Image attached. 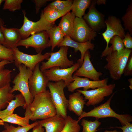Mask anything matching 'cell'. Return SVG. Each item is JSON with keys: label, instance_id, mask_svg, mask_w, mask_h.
I'll use <instances>...</instances> for the list:
<instances>
[{"label": "cell", "instance_id": "obj_16", "mask_svg": "<svg viewBox=\"0 0 132 132\" xmlns=\"http://www.w3.org/2000/svg\"><path fill=\"white\" fill-rule=\"evenodd\" d=\"M73 77L74 81L66 87L68 90L73 92L77 88H83L84 90H87L91 88L92 89L102 87L107 85L108 79V78L102 80L95 81L90 80L86 77H81L75 75Z\"/></svg>", "mask_w": 132, "mask_h": 132}, {"label": "cell", "instance_id": "obj_15", "mask_svg": "<svg viewBox=\"0 0 132 132\" xmlns=\"http://www.w3.org/2000/svg\"><path fill=\"white\" fill-rule=\"evenodd\" d=\"M96 0H92L88 12L84 16L83 19L89 26L96 32L105 27L104 15L96 8Z\"/></svg>", "mask_w": 132, "mask_h": 132}, {"label": "cell", "instance_id": "obj_11", "mask_svg": "<svg viewBox=\"0 0 132 132\" xmlns=\"http://www.w3.org/2000/svg\"><path fill=\"white\" fill-rule=\"evenodd\" d=\"M115 87V84H111L92 90L77 89V91L84 95L85 100H88L85 104L86 106H94L101 102L105 97L111 95Z\"/></svg>", "mask_w": 132, "mask_h": 132}, {"label": "cell", "instance_id": "obj_46", "mask_svg": "<svg viewBox=\"0 0 132 132\" xmlns=\"http://www.w3.org/2000/svg\"><path fill=\"white\" fill-rule=\"evenodd\" d=\"M3 0H0V6L2 3L4 1ZM4 22L3 20L0 17V27H4Z\"/></svg>", "mask_w": 132, "mask_h": 132}, {"label": "cell", "instance_id": "obj_25", "mask_svg": "<svg viewBox=\"0 0 132 132\" xmlns=\"http://www.w3.org/2000/svg\"><path fill=\"white\" fill-rule=\"evenodd\" d=\"M90 0H74L71 7V10L76 17L82 18L85 15L86 9L89 8L92 1Z\"/></svg>", "mask_w": 132, "mask_h": 132}, {"label": "cell", "instance_id": "obj_44", "mask_svg": "<svg viewBox=\"0 0 132 132\" xmlns=\"http://www.w3.org/2000/svg\"><path fill=\"white\" fill-rule=\"evenodd\" d=\"M4 42L3 36L0 30V44L3 45Z\"/></svg>", "mask_w": 132, "mask_h": 132}, {"label": "cell", "instance_id": "obj_39", "mask_svg": "<svg viewBox=\"0 0 132 132\" xmlns=\"http://www.w3.org/2000/svg\"><path fill=\"white\" fill-rule=\"evenodd\" d=\"M131 36L128 32L122 39L124 47L126 48L131 49L132 48V37Z\"/></svg>", "mask_w": 132, "mask_h": 132}, {"label": "cell", "instance_id": "obj_10", "mask_svg": "<svg viewBox=\"0 0 132 132\" xmlns=\"http://www.w3.org/2000/svg\"><path fill=\"white\" fill-rule=\"evenodd\" d=\"M96 32L90 28L82 18H75L73 31L70 36L73 40L84 43L94 40Z\"/></svg>", "mask_w": 132, "mask_h": 132}, {"label": "cell", "instance_id": "obj_24", "mask_svg": "<svg viewBox=\"0 0 132 132\" xmlns=\"http://www.w3.org/2000/svg\"><path fill=\"white\" fill-rule=\"evenodd\" d=\"M46 31L49 38L52 51L56 46L63 41L65 35L58 26H54Z\"/></svg>", "mask_w": 132, "mask_h": 132}, {"label": "cell", "instance_id": "obj_45", "mask_svg": "<svg viewBox=\"0 0 132 132\" xmlns=\"http://www.w3.org/2000/svg\"><path fill=\"white\" fill-rule=\"evenodd\" d=\"M106 0H96V4L98 5L101 4H105L106 3Z\"/></svg>", "mask_w": 132, "mask_h": 132}, {"label": "cell", "instance_id": "obj_38", "mask_svg": "<svg viewBox=\"0 0 132 132\" xmlns=\"http://www.w3.org/2000/svg\"><path fill=\"white\" fill-rule=\"evenodd\" d=\"M125 76H131L132 75V55H130L125 66L123 73Z\"/></svg>", "mask_w": 132, "mask_h": 132}, {"label": "cell", "instance_id": "obj_17", "mask_svg": "<svg viewBox=\"0 0 132 132\" xmlns=\"http://www.w3.org/2000/svg\"><path fill=\"white\" fill-rule=\"evenodd\" d=\"M90 57L89 51L88 50L85 54L82 65L73 75L84 77L93 81L99 80L100 77L102 74L97 71L94 68L90 61Z\"/></svg>", "mask_w": 132, "mask_h": 132}, {"label": "cell", "instance_id": "obj_7", "mask_svg": "<svg viewBox=\"0 0 132 132\" xmlns=\"http://www.w3.org/2000/svg\"><path fill=\"white\" fill-rule=\"evenodd\" d=\"M24 16L23 24L19 29L21 39L27 38L33 35L43 31H46L54 26L55 23H50L45 19L42 13L40 19L36 22L29 20L25 15L24 11H23Z\"/></svg>", "mask_w": 132, "mask_h": 132}, {"label": "cell", "instance_id": "obj_22", "mask_svg": "<svg viewBox=\"0 0 132 132\" xmlns=\"http://www.w3.org/2000/svg\"><path fill=\"white\" fill-rule=\"evenodd\" d=\"M14 99L9 102L6 108L3 110H0V118L2 119L13 113L17 108L22 106L24 107L25 104V99L21 93L15 95Z\"/></svg>", "mask_w": 132, "mask_h": 132}, {"label": "cell", "instance_id": "obj_6", "mask_svg": "<svg viewBox=\"0 0 132 132\" xmlns=\"http://www.w3.org/2000/svg\"><path fill=\"white\" fill-rule=\"evenodd\" d=\"M59 50L55 52H51L50 57L45 62H42L40 67L43 72L51 68L58 67L61 68H67L74 64L73 61L69 59L67 57L68 47L60 46Z\"/></svg>", "mask_w": 132, "mask_h": 132}, {"label": "cell", "instance_id": "obj_32", "mask_svg": "<svg viewBox=\"0 0 132 132\" xmlns=\"http://www.w3.org/2000/svg\"><path fill=\"white\" fill-rule=\"evenodd\" d=\"M65 119V126L60 132H79L80 131L81 127L77 120L74 119L69 115L67 116Z\"/></svg>", "mask_w": 132, "mask_h": 132}, {"label": "cell", "instance_id": "obj_47", "mask_svg": "<svg viewBox=\"0 0 132 132\" xmlns=\"http://www.w3.org/2000/svg\"><path fill=\"white\" fill-rule=\"evenodd\" d=\"M128 80L130 83L129 87L130 89L131 90L132 89V78L129 79Z\"/></svg>", "mask_w": 132, "mask_h": 132}, {"label": "cell", "instance_id": "obj_2", "mask_svg": "<svg viewBox=\"0 0 132 132\" xmlns=\"http://www.w3.org/2000/svg\"><path fill=\"white\" fill-rule=\"evenodd\" d=\"M132 52L131 49L124 48L119 53L112 51L106 56L107 63L104 68L108 71L111 78L115 80L120 79Z\"/></svg>", "mask_w": 132, "mask_h": 132}, {"label": "cell", "instance_id": "obj_23", "mask_svg": "<svg viewBox=\"0 0 132 132\" xmlns=\"http://www.w3.org/2000/svg\"><path fill=\"white\" fill-rule=\"evenodd\" d=\"M62 17L58 26L65 36H70L73 29L75 15L69 12Z\"/></svg>", "mask_w": 132, "mask_h": 132}, {"label": "cell", "instance_id": "obj_41", "mask_svg": "<svg viewBox=\"0 0 132 132\" xmlns=\"http://www.w3.org/2000/svg\"><path fill=\"white\" fill-rule=\"evenodd\" d=\"M116 128H120L122 129L123 132H132V124L129 123L122 127H116Z\"/></svg>", "mask_w": 132, "mask_h": 132}, {"label": "cell", "instance_id": "obj_21", "mask_svg": "<svg viewBox=\"0 0 132 132\" xmlns=\"http://www.w3.org/2000/svg\"><path fill=\"white\" fill-rule=\"evenodd\" d=\"M85 101L81 94L77 91L69 96L68 109L79 117L84 111L83 109L86 103Z\"/></svg>", "mask_w": 132, "mask_h": 132}, {"label": "cell", "instance_id": "obj_1", "mask_svg": "<svg viewBox=\"0 0 132 132\" xmlns=\"http://www.w3.org/2000/svg\"><path fill=\"white\" fill-rule=\"evenodd\" d=\"M56 114V109L52 100L49 91L46 90L34 96L32 102L25 110V116L29 115L30 120L36 121Z\"/></svg>", "mask_w": 132, "mask_h": 132}, {"label": "cell", "instance_id": "obj_34", "mask_svg": "<svg viewBox=\"0 0 132 132\" xmlns=\"http://www.w3.org/2000/svg\"><path fill=\"white\" fill-rule=\"evenodd\" d=\"M38 123V121H36L33 123L25 127L19 126L15 127L12 125H9L7 123H4L3 125L8 132H27Z\"/></svg>", "mask_w": 132, "mask_h": 132}, {"label": "cell", "instance_id": "obj_29", "mask_svg": "<svg viewBox=\"0 0 132 132\" xmlns=\"http://www.w3.org/2000/svg\"><path fill=\"white\" fill-rule=\"evenodd\" d=\"M1 120L4 122H8L17 124L22 127H25L30 124V117L29 115L22 117L17 114L13 113Z\"/></svg>", "mask_w": 132, "mask_h": 132}, {"label": "cell", "instance_id": "obj_42", "mask_svg": "<svg viewBox=\"0 0 132 132\" xmlns=\"http://www.w3.org/2000/svg\"><path fill=\"white\" fill-rule=\"evenodd\" d=\"M43 127L38 123L33 128L32 132H44V129Z\"/></svg>", "mask_w": 132, "mask_h": 132}, {"label": "cell", "instance_id": "obj_43", "mask_svg": "<svg viewBox=\"0 0 132 132\" xmlns=\"http://www.w3.org/2000/svg\"><path fill=\"white\" fill-rule=\"evenodd\" d=\"M12 63L7 60H3L0 62V72L4 69L5 66L7 64Z\"/></svg>", "mask_w": 132, "mask_h": 132}, {"label": "cell", "instance_id": "obj_50", "mask_svg": "<svg viewBox=\"0 0 132 132\" xmlns=\"http://www.w3.org/2000/svg\"><path fill=\"white\" fill-rule=\"evenodd\" d=\"M1 132H7V131L6 129H5L4 130L2 131Z\"/></svg>", "mask_w": 132, "mask_h": 132}, {"label": "cell", "instance_id": "obj_4", "mask_svg": "<svg viewBox=\"0 0 132 132\" xmlns=\"http://www.w3.org/2000/svg\"><path fill=\"white\" fill-rule=\"evenodd\" d=\"M114 93L104 103L95 107L88 112L84 111L78 118L77 120L79 121L82 118L87 117H93L98 119L112 117L118 119L122 126L125 125L132 122V117L131 115L128 114H118L111 108L110 102Z\"/></svg>", "mask_w": 132, "mask_h": 132}, {"label": "cell", "instance_id": "obj_35", "mask_svg": "<svg viewBox=\"0 0 132 132\" xmlns=\"http://www.w3.org/2000/svg\"><path fill=\"white\" fill-rule=\"evenodd\" d=\"M14 59L13 50L0 44V61L7 60L13 63Z\"/></svg>", "mask_w": 132, "mask_h": 132}, {"label": "cell", "instance_id": "obj_28", "mask_svg": "<svg viewBox=\"0 0 132 132\" xmlns=\"http://www.w3.org/2000/svg\"><path fill=\"white\" fill-rule=\"evenodd\" d=\"M109 44H111V46L107 50L103 51L101 54V57L106 56L108 54L112 51H116L119 53L125 48L122 39L117 35L114 36L110 40Z\"/></svg>", "mask_w": 132, "mask_h": 132}, {"label": "cell", "instance_id": "obj_40", "mask_svg": "<svg viewBox=\"0 0 132 132\" xmlns=\"http://www.w3.org/2000/svg\"><path fill=\"white\" fill-rule=\"evenodd\" d=\"M35 4L36 12V14L39 12L41 7L48 1H52L50 0H32Z\"/></svg>", "mask_w": 132, "mask_h": 132}, {"label": "cell", "instance_id": "obj_31", "mask_svg": "<svg viewBox=\"0 0 132 132\" xmlns=\"http://www.w3.org/2000/svg\"><path fill=\"white\" fill-rule=\"evenodd\" d=\"M123 22L124 29L128 30L130 35H132V1H131L126 11L125 14L121 17Z\"/></svg>", "mask_w": 132, "mask_h": 132}, {"label": "cell", "instance_id": "obj_20", "mask_svg": "<svg viewBox=\"0 0 132 132\" xmlns=\"http://www.w3.org/2000/svg\"><path fill=\"white\" fill-rule=\"evenodd\" d=\"M0 30L3 34L4 39L3 45L12 49L17 47V44L21 39L19 29L15 28H8L1 27H0Z\"/></svg>", "mask_w": 132, "mask_h": 132}, {"label": "cell", "instance_id": "obj_30", "mask_svg": "<svg viewBox=\"0 0 132 132\" xmlns=\"http://www.w3.org/2000/svg\"><path fill=\"white\" fill-rule=\"evenodd\" d=\"M41 13L46 20L50 23H54L57 19L63 16L58 11L48 5Z\"/></svg>", "mask_w": 132, "mask_h": 132}, {"label": "cell", "instance_id": "obj_3", "mask_svg": "<svg viewBox=\"0 0 132 132\" xmlns=\"http://www.w3.org/2000/svg\"><path fill=\"white\" fill-rule=\"evenodd\" d=\"M17 68L19 72L12 81L14 85L10 92L12 93L16 91L20 92L25 100V104L23 108L26 110L32 102L34 98L30 92L28 84L29 80L33 71L22 64L19 65Z\"/></svg>", "mask_w": 132, "mask_h": 132}, {"label": "cell", "instance_id": "obj_12", "mask_svg": "<svg viewBox=\"0 0 132 132\" xmlns=\"http://www.w3.org/2000/svg\"><path fill=\"white\" fill-rule=\"evenodd\" d=\"M23 46L27 48H33L37 53H42L45 49L51 46L49 39L46 31L34 34L30 37L21 40L17 46Z\"/></svg>", "mask_w": 132, "mask_h": 132}, {"label": "cell", "instance_id": "obj_48", "mask_svg": "<svg viewBox=\"0 0 132 132\" xmlns=\"http://www.w3.org/2000/svg\"><path fill=\"white\" fill-rule=\"evenodd\" d=\"M4 124V122L0 118V125H3Z\"/></svg>", "mask_w": 132, "mask_h": 132}, {"label": "cell", "instance_id": "obj_8", "mask_svg": "<svg viewBox=\"0 0 132 132\" xmlns=\"http://www.w3.org/2000/svg\"><path fill=\"white\" fill-rule=\"evenodd\" d=\"M14 52V62L17 67L23 65L33 71L36 65L44 60H47L49 57L50 53L47 52L44 54L42 53L33 55L25 54L20 51L17 48L12 49Z\"/></svg>", "mask_w": 132, "mask_h": 132}, {"label": "cell", "instance_id": "obj_18", "mask_svg": "<svg viewBox=\"0 0 132 132\" xmlns=\"http://www.w3.org/2000/svg\"><path fill=\"white\" fill-rule=\"evenodd\" d=\"M89 41L84 43H81L76 41L72 39L69 36H65L63 41L58 46V47L62 46L70 47L74 48L75 53L79 51L81 53V56L80 59L77 60L81 66L85 54L88 50H93L95 45L94 44Z\"/></svg>", "mask_w": 132, "mask_h": 132}, {"label": "cell", "instance_id": "obj_27", "mask_svg": "<svg viewBox=\"0 0 132 132\" xmlns=\"http://www.w3.org/2000/svg\"><path fill=\"white\" fill-rule=\"evenodd\" d=\"M73 0H56L49 4L48 6L53 8L59 12L63 16L70 12Z\"/></svg>", "mask_w": 132, "mask_h": 132}, {"label": "cell", "instance_id": "obj_19", "mask_svg": "<svg viewBox=\"0 0 132 132\" xmlns=\"http://www.w3.org/2000/svg\"><path fill=\"white\" fill-rule=\"evenodd\" d=\"M65 119L60 115L56 114L38 122L42 126L45 127V132H60L65 126Z\"/></svg>", "mask_w": 132, "mask_h": 132}, {"label": "cell", "instance_id": "obj_13", "mask_svg": "<svg viewBox=\"0 0 132 132\" xmlns=\"http://www.w3.org/2000/svg\"><path fill=\"white\" fill-rule=\"evenodd\" d=\"M105 23L106 26L105 31L102 34L106 43V46L104 50L109 48V44L110 39L114 36L117 35L123 39L125 35V30L121 24V20L116 17L109 16L105 21Z\"/></svg>", "mask_w": 132, "mask_h": 132}, {"label": "cell", "instance_id": "obj_33", "mask_svg": "<svg viewBox=\"0 0 132 132\" xmlns=\"http://www.w3.org/2000/svg\"><path fill=\"white\" fill-rule=\"evenodd\" d=\"M101 124V122L97 120L92 121L83 119L81 123L83 127L81 132H95Z\"/></svg>", "mask_w": 132, "mask_h": 132}, {"label": "cell", "instance_id": "obj_14", "mask_svg": "<svg viewBox=\"0 0 132 132\" xmlns=\"http://www.w3.org/2000/svg\"><path fill=\"white\" fill-rule=\"evenodd\" d=\"M40 63L35 67L29 80V86L30 93L33 97L45 91L49 81L40 69Z\"/></svg>", "mask_w": 132, "mask_h": 132}, {"label": "cell", "instance_id": "obj_37", "mask_svg": "<svg viewBox=\"0 0 132 132\" xmlns=\"http://www.w3.org/2000/svg\"><path fill=\"white\" fill-rule=\"evenodd\" d=\"M12 71L5 69L0 72V88L3 87L11 81V74Z\"/></svg>", "mask_w": 132, "mask_h": 132}, {"label": "cell", "instance_id": "obj_49", "mask_svg": "<svg viewBox=\"0 0 132 132\" xmlns=\"http://www.w3.org/2000/svg\"><path fill=\"white\" fill-rule=\"evenodd\" d=\"M104 132H120L117 131L116 130H114L112 131H109L107 130L105 131Z\"/></svg>", "mask_w": 132, "mask_h": 132}, {"label": "cell", "instance_id": "obj_36", "mask_svg": "<svg viewBox=\"0 0 132 132\" xmlns=\"http://www.w3.org/2000/svg\"><path fill=\"white\" fill-rule=\"evenodd\" d=\"M3 9L8 10L11 11H14L21 9V4L22 0H4Z\"/></svg>", "mask_w": 132, "mask_h": 132}, {"label": "cell", "instance_id": "obj_9", "mask_svg": "<svg viewBox=\"0 0 132 132\" xmlns=\"http://www.w3.org/2000/svg\"><path fill=\"white\" fill-rule=\"evenodd\" d=\"M80 66L77 62L69 67L61 68L54 67L43 72L49 81L63 80L66 87L74 81L73 74Z\"/></svg>", "mask_w": 132, "mask_h": 132}, {"label": "cell", "instance_id": "obj_5", "mask_svg": "<svg viewBox=\"0 0 132 132\" xmlns=\"http://www.w3.org/2000/svg\"><path fill=\"white\" fill-rule=\"evenodd\" d=\"M66 86L63 80L54 82L49 81L48 87L52 101L56 109V114L65 118L67 115L68 100L66 98L64 91Z\"/></svg>", "mask_w": 132, "mask_h": 132}, {"label": "cell", "instance_id": "obj_26", "mask_svg": "<svg viewBox=\"0 0 132 132\" xmlns=\"http://www.w3.org/2000/svg\"><path fill=\"white\" fill-rule=\"evenodd\" d=\"M11 88L10 83L0 88V110L7 107L9 102L14 98V94L10 92Z\"/></svg>", "mask_w": 132, "mask_h": 132}]
</instances>
